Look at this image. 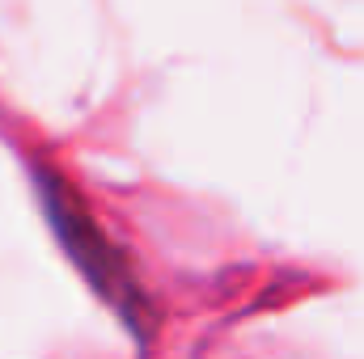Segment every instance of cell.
I'll use <instances>...</instances> for the list:
<instances>
[{
    "label": "cell",
    "instance_id": "obj_1",
    "mask_svg": "<svg viewBox=\"0 0 364 359\" xmlns=\"http://www.w3.org/2000/svg\"><path fill=\"white\" fill-rule=\"evenodd\" d=\"M38 190H43V211H47L60 245L68 250V258L93 283V292L110 309H119V317L136 334H149V296L136 283V270L127 267L123 250L106 237V228L85 207V199L73 190V182L51 174V170H38Z\"/></svg>",
    "mask_w": 364,
    "mask_h": 359
}]
</instances>
